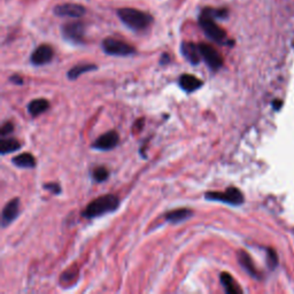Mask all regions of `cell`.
<instances>
[{
    "mask_svg": "<svg viewBox=\"0 0 294 294\" xmlns=\"http://www.w3.org/2000/svg\"><path fill=\"white\" fill-rule=\"evenodd\" d=\"M116 13L122 23L132 31L136 32L146 30L154 21V18L151 14L136 8H120L117 9Z\"/></svg>",
    "mask_w": 294,
    "mask_h": 294,
    "instance_id": "obj_1",
    "label": "cell"
},
{
    "mask_svg": "<svg viewBox=\"0 0 294 294\" xmlns=\"http://www.w3.org/2000/svg\"><path fill=\"white\" fill-rule=\"evenodd\" d=\"M120 206V200L114 194H106V196L99 197L97 199L92 200L85 208L82 215L85 219H95V217L102 216L105 214L113 213Z\"/></svg>",
    "mask_w": 294,
    "mask_h": 294,
    "instance_id": "obj_2",
    "label": "cell"
},
{
    "mask_svg": "<svg viewBox=\"0 0 294 294\" xmlns=\"http://www.w3.org/2000/svg\"><path fill=\"white\" fill-rule=\"evenodd\" d=\"M198 22H199L200 28L203 29L204 35H206L210 41L215 42L217 44H221V45L230 44L229 39H227L226 32L224 31V29L221 28V26L215 22V19L211 18V16L209 14H207L206 12L201 11Z\"/></svg>",
    "mask_w": 294,
    "mask_h": 294,
    "instance_id": "obj_3",
    "label": "cell"
},
{
    "mask_svg": "<svg viewBox=\"0 0 294 294\" xmlns=\"http://www.w3.org/2000/svg\"><path fill=\"white\" fill-rule=\"evenodd\" d=\"M101 47L106 54L113 57H130L137 52L132 45L112 37L105 38L101 43Z\"/></svg>",
    "mask_w": 294,
    "mask_h": 294,
    "instance_id": "obj_4",
    "label": "cell"
},
{
    "mask_svg": "<svg viewBox=\"0 0 294 294\" xmlns=\"http://www.w3.org/2000/svg\"><path fill=\"white\" fill-rule=\"evenodd\" d=\"M204 199L209 201H219V203L232 204V206H239L244 204V196L242 191L238 190L237 187H229L224 192H206Z\"/></svg>",
    "mask_w": 294,
    "mask_h": 294,
    "instance_id": "obj_5",
    "label": "cell"
},
{
    "mask_svg": "<svg viewBox=\"0 0 294 294\" xmlns=\"http://www.w3.org/2000/svg\"><path fill=\"white\" fill-rule=\"evenodd\" d=\"M198 45H199L201 59H203L204 64L209 67V69H211L213 71H217L219 69L222 68L223 58L222 55L216 51V48H214L213 46L208 44H204V43H200V44Z\"/></svg>",
    "mask_w": 294,
    "mask_h": 294,
    "instance_id": "obj_6",
    "label": "cell"
},
{
    "mask_svg": "<svg viewBox=\"0 0 294 294\" xmlns=\"http://www.w3.org/2000/svg\"><path fill=\"white\" fill-rule=\"evenodd\" d=\"M62 36L72 44H83L85 37V25L82 22H69L61 26Z\"/></svg>",
    "mask_w": 294,
    "mask_h": 294,
    "instance_id": "obj_7",
    "label": "cell"
},
{
    "mask_svg": "<svg viewBox=\"0 0 294 294\" xmlns=\"http://www.w3.org/2000/svg\"><path fill=\"white\" fill-rule=\"evenodd\" d=\"M53 13L57 16H61V18L78 19L82 18V16L87 13V8L79 4L67 2V4H60L55 6V7L53 8Z\"/></svg>",
    "mask_w": 294,
    "mask_h": 294,
    "instance_id": "obj_8",
    "label": "cell"
},
{
    "mask_svg": "<svg viewBox=\"0 0 294 294\" xmlns=\"http://www.w3.org/2000/svg\"><path fill=\"white\" fill-rule=\"evenodd\" d=\"M118 140L120 138L116 131H108L97 138V140L92 144V148L98 151H111L117 146Z\"/></svg>",
    "mask_w": 294,
    "mask_h": 294,
    "instance_id": "obj_9",
    "label": "cell"
},
{
    "mask_svg": "<svg viewBox=\"0 0 294 294\" xmlns=\"http://www.w3.org/2000/svg\"><path fill=\"white\" fill-rule=\"evenodd\" d=\"M53 57H54V51H53L51 46L43 44L32 52L30 61L34 66H44L46 64H49Z\"/></svg>",
    "mask_w": 294,
    "mask_h": 294,
    "instance_id": "obj_10",
    "label": "cell"
},
{
    "mask_svg": "<svg viewBox=\"0 0 294 294\" xmlns=\"http://www.w3.org/2000/svg\"><path fill=\"white\" fill-rule=\"evenodd\" d=\"M181 55L192 66H198L200 64L201 54L199 45L191 42H183L181 45Z\"/></svg>",
    "mask_w": 294,
    "mask_h": 294,
    "instance_id": "obj_11",
    "label": "cell"
},
{
    "mask_svg": "<svg viewBox=\"0 0 294 294\" xmlns=\"http://www.w3.org/2000/svg\"><path fill=\"white\" fill-rule=\"evenodd\" d=\"M19 209H20V199L15 198L8 201L7 204L4 207L1 214V226L6 227L9 226L13 221H14L19 215Z\"/></svg>",
    "mask_w": 294,
    "mask_h": 294,
    "instance_id": "obj_12",
    "label": "cell"
},
{
    "mask_svg": "<svg viewBox=\"0 0 294 294\" xmlns=\"http://www.w3.org/2000/svg\"><path fill=\"white\" fill-rule=\"evenodd\" d=\"M178 84L181 90H184L186 93H191L194 92L203 87V81H200L199 78H197L196 76L190 74H183L178 79Z\"/></svg>",
    "mask_w": 294,
    "mask_h": 294,
    "instance_id": "obj_13",
    "label": "cell"
},
{
    "mask_svg": "<svg viewBox=\"0 0 294 294\" xmlns=\"http://www.w3.org/2000/svg\"><path fill=\"white\" fill-rule=\"evenodd\" d=\"M192 215H193V211L191 209H187V208H180V209L168 211L164 217H166L167 222L177 224L189 220Z\"/></svg>",
    "mask_w": 294,
    "mask_h": 294,
    "instance_id": "obj_14",
    "label": "cell"
},
{
    "mask_svg": "<svg viewBox=\"0 0 294 294\" xmlns=\"http://www.w3.org/2000/svg\"><path fill=\"white\" fill-rule=\"evenodd\" d=\"M221 283L226 290L227 294H239L243 293V290L240 289L239 285L236 283V280L232 278V276L227 272H222L220 276Z\"/></svg>",
    "mask_w": 294,
    "mask_h": 294,
    "instance_id": "obj_15",
    "label": "cell"
},
{
    "mask_svg": "<svg viewBox=\"0 0 294 294\" xmlns=\"http://www.w3.org/2000/svg\"><path fill=\"white\" fill-rule=\"evenodd\" d=\"M49 108V102L46 99H35L28 105V112L31 116H38Z\"/></svg>",
    "mask_w": 294,
    "mask_h": 294,
    "instance_id": "obj_16",
    "label": "cell"
},
{
    "mask_svg": "<svg viewBox=\"0 0 294 294\" xmlns=\"http://www.w3.org/2000/svg\"><path fill=\"white\" fill-rule=\"evenodd\" d=\"M238 261H239V263L242 264L243 268L245 269L250 276H252V277L259 276V273H257L255 267H254V263H253L252 259H250V256L245 252V250H239V252H238Z\"/></svg>",
    "mask_w": 294,
    "mask_h": 294,
    "instance_id": "obj_17",
    "label": "cell"
},
{
    "mask_svg": "<svg viewBox=\"0 0 294 294\" xmlns=\"http://www.w3.org/2000/svg\"><path fill=\"white\" fill-rule=\"evenodd\" d=\"M12 162L14 166L19 168H35L36 160L30 153H22L19 154L18 157L12 158Z\"/></svg>",
    "mask_w": 294,
    "mask_h": 294,
    "instance_id": "obj_18",
    "label": "cell"
},
{
    "mask_svg": "<svg viewBox=\"0 0 294 294\" xmlns=\"http://www.w3.org/2000/svg\"><path fill=\"white\" fill-rule=\"evenodd\" d=\"M97 66L93 64H79L75 66V67H72L70 70L68 71V78L74 81V79H77L79 76L85 74V72L97 70Z\"/></svg>",
    "mask_w": 294,
    "mask_h": 294,
    "instance_id": "obj_19",
    "label": "cell"
},
{
    "mask_svg": "<svg viewBox=\"0 0 294 294\" xmlns=\"http://www.w3.org/2000/svg\"><path fill=\"white\" fill-rule=\"evenodd\" d=\"M20 148H21V144L14 138L1 137V140H0V153H1V155L13 153V152L18 151Z\"/></svg>",
    "mask_w": 294,
    "mask_h": 294,
    "instance_id": "obj_20",
    "label": "cell"
},
{
    "mask_svg": "<svg viewBox=\"0 0 294 294\" xmlns=\"http://www.w3.org/2000/svg\"><path fill=\"white\" fill-rule=\"evenodd\" d=\"M204 12H206L207 14H209L211 18L215 20H224L229 16V11L226 8H211V7H204L203 9Z\"/></svg>",
    "mask_w": 294,
    "mask_h": 294,
    "instance_id": "obj_21",
    "label": "cell"
},
{
    "mask_svg": "<svg viewBox=\"0 0 294 294\" xmlns=\"http://www.w3.org/2000/svg\"><path fill=\"white\" fill-rule=\"evenodd\" d=\"M92 175H93V178L95 181L101 183V181H105L108 177H110V171L106 169L105 167H98L93 170V174Z\"/></svg>",
    "mask_w": 294,
    "mask_h": 294,
    "instance_id": "obj_22",
    "label": "cell"
},
{
    "mask_svg": "<svg viewBox=\"0 0 294 294\" xmlns=\"http://www.w3.org/2000/svg\"><path fill=\"white\" fill-rule=\"evenodd\" d=\"M268 266L269 268L275 269L277 267V264H278V259H277V254L273 249H268Z\"/></svg>",
    "mask_w": 294,
    "mask_h": 294,
    "instance_id": "obj_23",
    "label": "cell"
},
{
    "mask_svg": "<svg viewBox=\"0 0 294 294\" xmlns=\"http://www.w3.org/2000/svg\"><path fill=\"white\" fill-rule=\"evenodd\" d=\"M44 189L49 191L53 194H60L61 193V186L58 183H47L44 185Z\"/></svg>",
    "mask_w": 294,
    "mask_h": 294,
    "instance_id": "obj_24",
    "label": "cell"
},
{
    "mask_svg": "<svg viewBox=\"0 0 294 294\" xmlns=\"http://www.w3.org/2000/svg\"><path fill=\"white\" fill-rule=\"evenodd\" d=\"M13 129H14L13 123H11V122H6L5 124H2L1 129H0V136L1 137L8 136L9 134H12L13 132Z\"/></svg>",
    "mask_w": 294,
    "mask_h": 294,
    "instance_id": "obj_25",
    "label": "cell"
},
{
    "mask_svg": "<svg viewBox=\"0 0 294 294\" xmlns=\"http://www.w3.org/2000/svg\"><path fill=\"white\" fill-rule=\"evenodd\" d=\"M170 62V57H169V54H167V53H163L162 54V57H161V59H160V65H162V66H164V65H168Z\"/></svg>",
    "mask_w": 294,
    "mask_h": 294,
    "instance_id": "obj_26",
    "label": "cell"
},
{
    "mask_svg": "<svg viewBox=\"0 0 294 294\" xmlns=\"http://www.w3.org/2000/svg\"><path fill=\"white\" fill-rule=\"evenodd\" d=\"M11 81H12L13 83H14V84H19V85H21V84L23 83L22 78L20 77L19 75H14V76H12V77H11Z\"/></svg>",
    "mask_w": 294,
    "mask_h": 294,
    "instance_id": "obj_27",
    "label": "cell"
},
{
    "mask_svg": "<svg viewBox=\"0 0 294 294\" xmlns=\"http://www.w3.org/2000/svg\"><path fill=\"white\" fill-rule=\"evenodd\" d=\"M282 106H283V102H282V100H278V99L272 102V107L275 111H278Z\"/></svg>",
    "mask_w": 294,
    "mask_h": 294,
    "instance_id": "obj_28",
    "label": "cell"
}]
</instances>
